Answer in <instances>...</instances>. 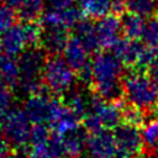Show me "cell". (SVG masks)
Instances as JSON below:
<instances>
[{"instance_id":"32","label":"cell","mask_w":158,"mask_h":158,"mask_svg":"<svg viewBox=\"0 0 158 158\" xmlns=\"http://www.w3.org/2000/svg\"><path fill=\"white\" fill-rule=\"evenodd\" d=\"M148 70H149V75L158 81V51L154 53V57L151 62V64L148 65Z\"/></svg>"},{"instance_id":"14","label":"cell","mask_w":158,"mask_h":158,"mask_svg":"<svg viewBox=\"0 0 158 158\" xmlns=\"http://www.w3.org/2000/svg\"><path fill=\"white\" fill-rule=\"evenodd\" d=\"M86 151L90 158H116V146L114 133L109 130H100L89 133Z\"/></svg>"},{"instance_id":"34","label":"cell","mask_w":158,"mask_h":158,"mask_svg":"<svg viewBox=\"0 0 158 158\" xmlns=\"http://www.w3.org/2000/svg\"><path fill=\"white\" fill-rule=\"evenodd\" d=\"M2 2H5L6 5H9V6H11L12 9H15V10H17L26 0H1Z\"/></svg>"},{"instance_id":"20","label":"cell","mask_w":158,"mask_h":158,"mask_svg":"<svg viewBox=\"0 0 158 158\" xmlns=\"http://www.w3.org/2000/svg\"><path fill=\"white\" fill-rule=\"evenodd\" d=\"M115 0H78L83 15L90 19H100L107 14L114 7Z\"/></svg>"},{"instance_id":"31","label":"cell","mask_w":158,"mask_h":158,"mask_svg":"<svg viewBox=\"0 0 158 158\" xmlns=\"http://www.w3.org/2000/svg\"><path fill=\"white\" fill-rule=\"evenodd\" d=\"M74 0H46V4L51 9H64L73 5Z\"/></svg>"},{"instance_id":"23","label":"cell","mask_w":158,"mask_h":158,"mask_svg":"<svg viewBox=\"0 0 158 158\" xmlns=\"http://www.w3.org/2000/svg\"><path fill=\"white\" fill-rule=\"evenodd\" d=\"M46 0H26L17 9V16L25 22H35L42 19L46 11Z\"/></svg>"},{"instance_id":"28","label":"cell","mask_w":158,"mask_h":158,"mask_svg":"<svg viewBox=\"0 0 158 158\" xmlns=\"http://www.w3.org/2000/svg\"><path fill=\"white\" fill-rule=\"evenodd\" d=\"M52 137L51 130L47 125H33L32 130H31V135H30V147H37V146H42L49 142Z\"/></svg>"},{"instance_id":"27","label":"cell","mask_w":158,"mask_h":158,"mask_svg":"<svg viewBox=\"0 0 158 158\" xmlns=\"http://www.w3.org/2000/svg\"><path fill=\"white\" fill-rule=\"evenodd\" d=\"M143 43L151 48H158V17H151L144 23L142 33Z\"/></svg>"},{"instance_id":"25","label":"cell","mask_w":158,"mask_h":158,"mask_svg":"<svg viewBox=\"0 0 158 158\" xmlns=\"http://www.w3.org/2000/svg\"><path fill=\"white\" fill-rule=\"evenodd\" d=\"M143 146L149 151L158 149V118L143 123L141 128Z\"/></svg>"},{"instance_id":"6","label":"cell","mask_w":158,"mask_h":158,"mask_svg":"<svg viewBox=\"0 0 158 158\" xmlns=\"http://www.w3.org/2000/svg\"><path fill=\"white\" fill-rule=\"evenodd\" d=\"M63 106L64 104L44 88L38 93L28 95L23 102L22 109L31 123L51 126Z\"/></svg>"},{"instance_id":"16","label":"cell","mask_w":158,"mask_h":158,"mask_svg":"<svg viewBox=\"0 0 158 158\" xmlns=\"http://www.w3.org/2000/svg\"><path fill=\"white\" fill-rule=\"evenodd\" d=\"M85 132L78 128L65 135H59L64 158H79L83 154V152L86 149V139H88Z\"/></svg>"},{"instance_id":"26","label":"cell","mask_w":158,"mask_h":158,"mask_svg":"<svg viewBox=\"0 0 158 158\" xmlns=\"http://www.w3.org/2000/svg\"><path fill=\"white\" fill-rule=\"evenodd\" d=\"M14 93H12V88L4 84L2 81H0V128L2 126L4 118L7 115V112L14 109Z\"/></svg>"},{"instance_id":"10","label":"cell","mask_w":158,"mask_h":158,"mask_svg":"<svg viewBox=\"0 0 158 158\" xmlns=\"http://www.w3.org/2000/svg\"><path fill=\"white\" fill-rule=\"evenodd\" d=\"M63 58L70 65V68L77 73V75L83 80L90 84L91 78V62L89 58V51L85 46L75 37H70L68 43L63 49Z\"/></svg>"},{"instance_id":"24","label":"cell","mask_w":158,"mask_h":158,"mask_svg":"<svg viewBox=\"0 0 158 158\" xmlns=\"http://www.w3.org/2000/svg\"><path fill=\"white\" fill-rule=\"evenodd\" d=\"M125 9L142 17L153 16L158 10V0H125Z\"/></svg>"},{"instance_id":"22","label":"cell","mask_w":158,"mask_h":158,"mask_svg":"<svg viewBox=\"0 0 158 158\" xmlns=\"http://www.w3.org/2000/svg\"><path fill=\"white\" fill-rule=\"evenodd\" d=\"M121 23H122V33L126 36L127 40L137 41L138 38H142V33L146 23L142 16L128 12L121 19Z\"/></svg>"},{"instance_id":"12","label":"cell","mask_w":158,"mask_h":158,"mask_svg":"<svg viewBox=\"0 0 158 158\" xmlns=\"http://www.w3.org/2000/svg\"><path fill=\"white\" fill-rule=\"evenodd\" d=\"M83 12L79 7L70 5L64 9H48L41 19L42 28H74L83 19Z\"/></svg>"},{"instance_id":"1","label":"cell","mask_w":158,"mask_h":158,"mask_svg":"<svg viewBox=\"0 0 158 158\" xmlns=\"http://www.w3.org/2000/svg\"><path fill=\"white\" fill-rule=\"evenodd\" d=\"M90 86L95 96L117 101L122 95L123 63L111 52H100L91 60Z\"/></svg>"},{"instance_id":"5","label":"cell","mask_w":158,"mask_h":158,"mask_svg":"<svg viewBox=\"0 0 158 158\" xmlns=\"http://www.w3.org/2000/svg\"><path fill=\"white\" fill-rule=\"evenodd\" d=\"M46 52L38 47L28 48L19 56L20 64V83L19 88L22 93L31 95L44 89L42 81V72L46 62Z\"/></svg>"},{"instance_id":"29","label":"cell","mask_w":158,"mask_h":158,"mask_svg":"<svg viewBox=\"0 0 158 158\" xmlns=\"http://www.w3.org/2000/svg\"><path fill=\"white\" fill-rule=\"evenodd\" d=\"M17 12L5 2H0V35L16 23Z\"/></svg>"},{"instance_id":"17","label":"cell","mask_w":158,"mask_h":158,"mask_svg":"<svg viewBox=\"0 0 158 158\" xmlns=\"http://www.w3.org/2000/svg\"><path fill=\"white\" fill-rule=\"evenodd\" d=\"M20 78L21 73L19 59L15 56L6 53L0 54V81L11 88H16L19 86Z\"/></svg>"},{"instance_id":"13","label":"cell","mask_w":158,"mask_h":158,"mask_svg":"<svg viewBox=\"0 0 158 158\" xmlns=\"http://www.w3.org/2000/svg\"><path fill=\"white\" fill-rule=\"evenodd\" d=\"M95 30L100 48H112L121 40V19L115 14H107L96 20Z\"/></svg>"},{"instance_id":"8","label":"cell","mask_w":158,"mask_h":158,"mask_svg":"<svg viewBox=\"0 0 158 158\" xmlns=\"http://www.w3.org/2000/svg\"><path fill=\"white\" fill-rule=\"evenodd\" d=\"M31 121L26 116L23 109H11L4 118L1 126V135L10 143L11 147L21 148L30 141Z\"/></svg>"},{"instance_id":"9","label":"cell","mask_w":158,"mask_h":158,"mask_svg":"<svg viewBox=\"0 0 158 158\" xmlns=\"http://www.w3.org/2000/svg\"><path fill=\"white\" fill-rule=\"evenodd\" d=\"M116 158H139L143 141L138 126L123 122L114 130Z\"/></svg>"},{"instance_id":"11","label":"cell","mask_w":158,"mask_h":158,"mask_svg":"<svg viewBox=\"0 0 158 158\" xmlns=\"http://www.w3.org/2000/svg\"><path fill=\"white\" fill-rule=\"evenodd\" d=\"M118 102L120 100L107 101L95 96L90 100V109L88 112L98 120L102 130H115L123 120V106L118 105Z\"/></svg>"},{"instance_id":"7","label":"cell","mask_w":158,"mask_h":158,"mask_svg":"<svg viewBox=\"0 0 158 158\" xmlns=\"http://www.w3.org/2000/svg\"><path fill=\"white\" fill-rule=\"evenodd\" d=\"M111 49L123 65H130L138 70L148 68L156 53L154 48L148 47L146 43H139L127 38H121Z\"/></svg>"},{"instance_id":"35","label":"cell","mask_w":158,"mask_h":158,"mask_svg":"<svg viewBox=\"0 0 158 158\" xmlns=\"http://www.w3.org/2000/svg\"><path fill=\"white\" fill-rule=\"evenodd\" d=\"M154 115H156V117L158 118V102H157L156 106H154Z\"/></svg>"},{"instance_id":"36","label":"cell","mask_w":158,"mask_h":158,"mask_svg":"<svg viewBox=\"0 0 158 158\" xmlns=\"http://www.w3.org/2000/svg\"><path fill=\"white\" fill-rule=\"evenodd\" d=\"M0 49H1V48H0Z\"/></svg>"},{"instance_id":"18","label":"cell","mask_w":158,"mask_h":158,"mask_svg":"<svg viewBox=\"0 0 158 158\" xmlns=\"http://www.w3.org/2000/svg\"><path fill=\"white\" fill-rule=\"evenodd\" d=\"M75 37L85 46V48L89 51V53L96 52L100 48L99 40L96 36L95 23L90 20H81L75 27H74Z\"/></svg>"},{"instance_id":"33","label":"cell","mask_w":158,"mask_h":158,"mask_svg":"<svg viewBox=\"0 0 158 158\" xmlns=\"http://www.w3.org/2000/svg\"><path fill=\"white\" fill-rule=\"evenodd\" d=\"M10 143L5 139V137L2 135H0V158H5L7 154H10Z\"/></svg>"},{"instance_id":"4","label":"cell","mask_w":158,"mask_h":158,"mask_svg":"<svg viewBox=\"0 0 158 158\" xmlns=\"http://www.w3.org/2000/svg\"><path fill=\"white\" fill-rule=\"evenodd\" d=\"M42 27L35 22H20L12 25L0 35V48L10 56H20L28 48H35L41 43Z\"/></svg>"},{"instance_id":"15","label":"cell","mask_w":158,"mask_h":158,"mask_svg":"<svg viewBox=\"0 0 158 158\" xmlns=\"http://www.w3.org/2000/svg\"><path fill=\"white\" fill-rule=\"evenodd\" d=\"M68 30L63 28H42L41 43L42 49L48 54H59L63 52L69 41Z\"/></svg>"},{"instance_id":"30","label":"cell","mask_w":158,"mask_h":158,"mask_svg":"<svg viewBox=\"0 0 158 158\" xmlns=\"http://www.w3.org/2000/svg\"><path fill=\"white\" fill-rule=\"evenodd\" d=\"M123 120L127 123L141 127L144 122V111L128 105L127 107H123Z\"/></svg>"},{"instance_id":"21","label":"cell","mask_w":158,"mask_h":158,"mask_svg":"<svg viewBox=\"0 0 158 158\" xmlns=\"http://www.w3.org/2000/svg\"><path fill=\"white\" fill-rule=\"evenodd\" d=\"M65 105L73 114H75L80 120H83L90 109V100L83 91L74 88L67 94Z\"/></svg>"},{"instance_id":"2","label":"cell","mask_w":158,"mask_h":158,"mask_svg":"<svg viewBox=\"0 0 158 158\" xmlns=\"http://www.w3.org/2000/svg\"><path fill=\"white\" fill-rule=\"evenodd\" d=\"M122 95L128 105L146 112L158 102V84L149 74L135 69L122 78Z\"/></svg>"},{"instance_id":"19","label":"cell","mask_w":158,"mask_h":158,"mask_svg":"<svg viewBox=\"0 0 158 158\" xmlns=\"http://www.w3.org/2000/svg\"><path fill=\"white\" fill-rule=\"evenodd\" d=\"M79 122H80V118L75 114H73L67 107V105L64 104L63 109L60 110V112L58 114V116L51 123L49 127H52V130L57 135H65L68 132L78 130L79 128Z\"/></svg>"},{"instance_id":"3","label":"cell","mask_w":158,"mask_h":158,"mask_svg":"<svg viewBox=\"0 0 158 158\" xmlns=\"http://www.w3.org/2000/svg\"><path fill=\"white\" fill-rule=\"evenodd\" d=\"M77 73L59 54H49L46 58L42 81L44 88L56 95H67L77 83Z\"/></svg>"}]
</instances>
